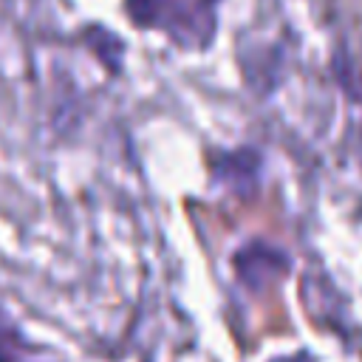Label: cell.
<instances>
[{
  "instance_id": "6da1fadb",
  "label": "cell",
  "mask_w": 362,
  "mask_h": 362,
  "mask_svg": "<svg viewBox=\"0 0 362 362\" xmlns=\"http://www.w3.org/2000/svg\"><path fill=\"white\" fill-rule=\"evenodd\" d=\"M218 0H124L127 17L139 28L167 34L181 48H209L215 37Z\"/></svg>"
},
{
  "instance_id": "7a4b0ae2",
  "label": "cell",
  "mask_w": 362,
  "mask_h": 362,
  "mask_svg": "<svg viewBox=\"0 0 362 362\" xmlns=\"http://www.w3.org/2000/svg\"><path fill=\"white\" fill-rule=\"evenodd\" d=\"M286 269H288V257H286L280 249H274V246H269V243H260V240L246 243V246L235 255V272H238V277H240L246 286H252V288L269 286V283L277 280Z\"/></svg>"
},
{
  "instance_id": "3957f363",
  "label": "cell",
  "mask_w": 362,
  "mask_h": 362,
  "mask_svg": "<svg viewBox=\"0 0 362 362\" xmlns=\"http://www.w3.org/2000/svg\"><path fill=\"white\" fill-rule=\"evenodd\" d=\"M257 167H260V153L243 147V150L223 153L215 161V175L229 187H235L238 192H249V184L257 181Z\"/></svg>"
},
{
  "instance_id": "277c9868",
  "label": "cell",
  "mask_w": 362,
  "mask_h": 362,
  "mask_svg": "<svg viewBox=\"0 0 362 362\" xmlns=\"http://www.w3.org/2000/svg\"><path fill=\"white\" fill-rule=\"evenodd\" d=\"M88 42H90V48H93V54L110 68V71H119V65H122V40L113 34V31H107V28H102V25H90L88 28Z\"/></svg>"
},
{
  "instance_id": "5b68a950",
  "label": "cell",
  "mask_w": 362,
  "mask_h": 362,
  "mask_svg": "<svg viewBox=\"0 0 362 362\" xmlns=\"http://www.w3.org/2000/svg\"><path fill=\"white\" fill-rule=\"evenodd\" d=\"M334 76H337L339 88L345 90V96H351L354 102L362 105V68L342 51H337V57H334Z\"/></svg>"
},
{
  "instance_id": "8992f818",
  "label": "cell",
  "mask_w": 362,
  "mask_h": 362,
  "mask_svg": "<svg viewBox=\"0 0 362 362\" xmlns=\"http://www.w3.org/2000/svg\"><path fill=\"white\" fill-rule=\"evenodd\" d=\"M272 362H314V359H311V354L300 351V354H286V356H277V359H272Z\"/></svg>"
}]
</instances>
